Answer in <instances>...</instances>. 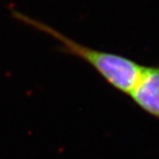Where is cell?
Masks as SVG:
<instances>
[{"mask_svg":"<svg viewBox=\"0 0 159 159\" xmlns=\"http://www.w3.org/2000/svg\"><path fill=\"white\" fill-rule=\"evenodd\" d=\"M129 96L140 109L159 120V65L143 66Z\"/></svg>","mask_w":159,"mask_h":159,"instance_id":"7a4b0ae2","label":"cell"},{"mask_svg":"<svg viewBox=\"0 0 159 159\" xmlns=\"http://www.w3.org/2000/svg\"><path fill=\"white\" fill-rule=\"evenodd\" d=\"M12 16L22 23L55 39L60 43L61 48L64 53L75 56L86 62L108 84L118 91L129 96L137 83L144 65L139 64L135 61L119 54L105 52L85 46L68 38L44 22L26 16L16 10L13 11Z\"/></svg>","mask_w":159,"mask_h":159,"instance_id":"6da1fadb","label":"cell"}]
</instances>
